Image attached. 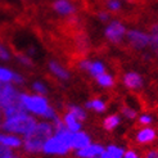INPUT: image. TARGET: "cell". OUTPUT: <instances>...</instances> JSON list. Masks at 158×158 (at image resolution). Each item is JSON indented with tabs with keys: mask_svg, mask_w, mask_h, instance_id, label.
<instances>
[{
	"mask_svg": "<svg viewBox=\"0 0 158 158\" xmlns=\"http://www.w3.org/2000/svg\"><path fill=\"white\" fill-rule=\"evenodd\" d=\"M121 113L125 118H127V120H135L138 117L136 109H134L132 107H129V106H123L121 108Z\"/></svg>",
	"mask_w": 158,
	"mask_h": 158,
	"instance_id": "cell-23",
	"label": "cell"
},
{
	"mask_svg": "<svg viewBox=\"0 0 158 158\" xmlns=\"http://www.w3.org/2000/svg\"><path fill=\"white\" fill-rule=\"evenodd\" d=\"M54 9L60 14H71V13H73L75 8L67 0H57L54 3Z\"/></svg>",
	"mask_w": 158,
	"mask_h": 158,
	"instance_id": "cell-15",
	"label": "cell"
},
{
	"mask_svg": "<svg viewBox=\"0 0 158 158\" xmlns=\"http://www.w3.org/2000/svg\"><path fill=\"white\" fill-rule=\"evenodd\" d=\"M86 107L91 108V109L95 110V112H99V113L104 112V110L107 109L106 103H104L103 100H100V99H93V100L88 102V103H86Z\"/></svg>",
	"mask_w": 158,
	"mask_h": 158,
	"instance_id": "cell-21",
	"label": "cell"
},
{
	"mask_svg": "<svg viewBox=\"0 0 158 158\" xmlns=\"http://www.w3.org/2000/svg\"><path fill=\"white\" fill-rule=\"evenodd\" d=\"M18 60H19V62H22L23 64H26V66H31V64H32V62H31V59H30V58H27V57H25V55H18Z\"/></svg>",
	"mask_w": 158,
	"mask_h": 158,
	"instance_id": "cell-32",
	"label": "cell"
},
{
	"mask_svg": "<svg viewBox=\"0 0 158 158\" xmlns=\"http://www.w3.org/2000/svg\"><path fill=\"white\" fill-rule=\"evenodd\" d=\"M93 158H102V156H95V157H93Z\"/></svg>",
	"mask_w": 158,
	"mask_h": 158,
	"instance_id": "cell-38",
	"label": "cell"
},
{
	"mask_svg": "<svg viewBox=\"0 0 158 158\" xmlns=\"http://www.w3.org/2000/svg\"><path fill=\"white\" fill-rule=\"evenodd\" d=\"M157 130L153 129L152 126H144L136 131L135 134V141L140 145H148L152 144L157 140Z\"/></svg>",
	"mask_w": 158,
	"mask_h": 158,
	"instance_id": "cell-7",
	"label": "cell"
},
{
	"mask_svg": "<svg viewBox=\"0 0 158 158\" xmlns=\"http://www.w3.org/2000/svg\"><path fill=\"white\" fill-rule=\"evenodd\" d=\"M4 158H19V157H18V156H15V154H12V153H10V154H8V156H6V157H4Z\"/></svg>",
	"mask_w": 158,
	"mask_h": 158,
	"instance_id": "cell-36",
	"label": "cell"
},
{
	"mask_svg": "<svg viewBox=\"0 0 158 158\" xmlns=\"http://www.w3.org/2000/svg\"><path fill=\"white\" fill-rule=\"evenodd\" d=\"M88 71L90 72V75H93L94 77H97V76L106 72V66L102 62H91V64H90Z\"/></svg>",
	"mask_w": 158,
	"mask_h": 158,
	"instance_id": "cell-20",
	"label": "cell"
},
{
	"mask_svg": "<svg viewBox=\"0 0 158 158\" xmlns=\"http://www.w3.org/2000/svg\"><path fill=\"white\" fill-rule=\"evenodd\" d=\"M89 144H91L90 143V136L86 132H82V131L73 132V135H72V148H76L78 151V149H81V148L88 147Z\"/></svg>",
	"mask_w": 158,
	"mask_h": 158,
	"instance_id": "cell-11",
	"label": "cell"
},
{
	"mask_svg": "<svg viewBox=\"0 0 158 158\" xmlns=\"http://www.w3.org/2000/svg\"><path fill=\"white\" fill-rule=\"evenodd\" d=\"M49 68L55 76H58L59 78H62V80H68L69 78L68 72L62 66H59L57 62H50L49 63Z\"/></svg>",
	"mask_w": 158,
	"mask_h": 158,
	"instance_id": "cell-16",
	"label": "cell"
},
{
	"mask_svg": "<svg viewBox=\"0 0 158 158\" xmlns=\"http://www.w3.org/2000/svg\"><path fill=\"white\" fill-rule=\"evenodd\" d=\"M13 75H14V72H12V71L0 67V82H10V81H13Z\"/></svg>",
	"mask_w": 158,
	"mask_h": 158,
	"instance_id": "cell-24",
	"label": "cell"
},
{
	"mask_svg": "<svg viewBox=\"0 0 158 158\" xmlns=\"http://www.w3.org/2000/svg\"><path fill=\"white\" fill-rule=\"evenodd\" d=\"M28 110L26 109V107L23 106L22 100L18 102V103H14L10 104L5 108H3V114L6 118H10V117H17V116H22V114H27Z\"/></svg>",
	"mask_w": 158,
	"mask_h": 158,
	"instance_id": "cell-10",
	"label": "cell"
},
{
	"mask_svg": "<svg viewBox=\"0 0 158 158\" xmlns=\"http://www.w3.org/2000/svg\"><path fill=\"white\" fill-rule=\"evenodd\" d=\"M123 158H140V157L135 151H126L123 154Z\"/></svg>",
	"mask_w": 158,
	"mask_h": 158,
	"instance_id": "cell-30",
	"label": "cell"
},
{
	"mask_svg": "<svg viewBox=\"0 0 158 158\" xmlns=\"http://www.w3.org/2000/svg\"><path fill=\"white\" fill-rule=\"evenodd\" d=\"M68 113H71L78 121H84L86 118L85 110L82 108H80V107H77V106H69L68 107Z\"/></svg>",
	"mask_w": 158,
	"mask_h": 158,
	"instance_id": "cell-22",
	"label": "cell"
},
{
	"mask_svg": "<svg viewBox=\"0 0 158 158\" xmlns=\"http://www.w3.org/2000/svg\"><path fill=\"white\" fill-rule=\"evenodd\" d=\"M104 147L100 144H89L88 147L81 148L77 151V157L80 158H93L95 156H100L104 151Z\"/></svg>",
	"mask_w": 158,
	"mask_h": 158,
	"instance_id": "cell-9",
	"label": "cell"
},
{
	"mask_svg": "<svg viewBox=\"0 0 158 158\" xmlns=\"http://www.w3.org/2000/svg\"><path fill=\"white\" fill-rule=\"evenodd\" d=\"M8 58H9V54H8V52L3 48V46L2 45H0V59H8Z\"/></svg>",
	"mask_w": 158,
	"mask_h": 158,
	"instance_id": "cell-33",
	"label": "cell"
},
{
	"mask_svg": "<svg viewBox=\"0 0 158 158\" xmlns=\"http://www.w3.org/2000/svg\"><path fill=\"white\" fill-rule=\"evenodd\" d=\"M126 30L125 25L120 21H112L109 25L106 27V31H104V35L107 37V40L113 43V44H120L123 37H126Z\"/></svg>",
	"mask_w": 158,
	"mask_h": 158,
	"instance_id": "cell-5",
	"label": "cell"
},
{
	"mask_svg": "<svg viewBox=\"0 0 158 158\" xmlns=\"http://www.w3.org/2000/svg\"><path fill=\"white\" fill-rule=\"evenodd\" d=\"M126 39H127V43L130 44V46L135 50H144L151 45V35L143 30H138V28L129 30L126 32Z\"/></svg>",
	"mask_w": 158,
	"mask_h": 158,
	"instance_id": "cell-3",
	"label": "cell"
},
{
	"mask_svg": "<svg viewBox=\"0 0 158 158\" xmlns=\"http://www.w3.org/2000/svg\"><path fill=\"white\" fill-rule=\"evenodd\" d=\"M95 78H97V82L102 86V88H112V86L114 85V78H113V76L109 75V73H107V72L97 76Z\"/></svg>",
	"mask_w": 158,
	"mask_h": 158,
	"instance_id": "cell-18",
	"label": "cell"
},
{
	"mask_svg": "<svg viewBox=\"0 0 158 158\" xmlns=\"http://www.w3.org/2000/svg\"><path fill=\"white\" fill-rule=\"evenodd\" d=\"M99 19H100L102 22H108V21H109V14L106 13V12H100V13H99Z\"/></svg>",
	"mask_w": 158,
	"mask_h": 158,
	"instance_id": "cell-34",
	"label": "cell"
},
{
	"mask_svg": "<svg viewBox=\"0 0 158 158\" xmlns=\"http://www.w3.org/2000/svg\"><path fill=\"white\" fill-rule=\"evenodd\" d=\"M13 82H15V84H22V82H23V78H22L19 75L14 73V75H13Z\"/></svg>",
	"mask_w": 158,
	"mask_h": 158,
	"instance_id": "cell-35",
	"label": "cell"
},
{
	"mask_svg": "<svg viewBox=\"0 0 158 158\" xmlns=\"http://www.w3.org/2000/svg\"><path fill=\"white\" fill-rule=\"evenodd\" d=\"M21 100L27 110H30V112H32V113H36L39 116H44L49 108V104H48V102H46V99L40 95L32 97V95H27V94H21Z\"/></svg>",
	"mask_w": 158,
	"mask_h": 158,
	"instance_id": "cell-4",
	"label": "cell"
},
{
	"mask_svg": "<svg viewBox=\"0 0 158 158\" xmlns=\"http://www.w3.org/2000/svg\"><path fill=\"white\" fill-rule=\"evenodd\" d=\"M53 134V125L41 122L36 123L27 134L23 140V147L28 153H39L43 151L45 141Z\"/></svg>",
	"mask_w": 158,
	"mask_h": 158,
	"instance_id": "cell-1",
	"label": "cell"
},
{
	"mask_svg": "<svg viewBox=\"0 0 158 158\" xmlns=\"http://www.w3.org/2000/svg\"><path fill=\"white\" fill-rule=\"evenodd\" d=\"M43 117H45V118H53V120H54V118L55 117H57V116H55V110L53 109V108H48V110H46V112H45V114L43 116Z\"/></svg>",
	"mask_w": 158,
	"mask_h": 158,
	"instance_id": "cell-31",
	"label": "cell"
},
{
	"mask_svg": "<svg viewBox=\"0 0 158 158\" xmlns=\"http://www.w3.org/2000/svg\"><path fill=\"white\" fill-rule=\"evenodd\" d=\"M121 122V117L118 114H110L108 117L104 118L103 121V127L107 130V131H112L114 129L118 127V125Z\"/></svg>",
	"mask_w": 158,
	"mask_h": 158,
	"instance_id": "cell-14",
	"label": "cell"
},
{
	"mask_svg": "<svg viewBox=\"0 0 158 158\" xmlns=\"http://www.w3.org/2000/svg\"><path fill=\"white\" fill-rule=\"evenodd\" d=\"M0 144L4 147H8V148H17V147H21L22 141L17 136L0 134Z\"/></svg>",
	"mask_w": 158,
	"mask_h": 158,
	"instance_id": "cell-13",
	"label": "cell"
},
{
	"mask_svg": "<svg viewBox=\"0 0 158 158\" xmlns=\"http://www.w3.org/2000/svg\"><path fill=\"white\" fill-rule=\"evenodd\" d=\"M2 118H3V109H2V107H0V126H2Z\"/></svg>",
	"mask_w": 158,
	"mask_h": 158,
	"instance_id": "cell-37",
	"label": "cell"
},
{
	"mask_svg": "<svg viewBox=\"0 0 158 158\" xmlns=\"http://www.w3.org/2000/svg\"><path fill=\"white\" fill-rule=\"evenodd\" d=\"M138 122H139L141 126H151V125L153 123V116L149 114V113H143V114L139 116Z\"/></svg>",
	"mask_w": 158,
	"mask_h": 158,
	"instance_id": "cell-25",
	"label": "cell"
},
{
	"mask_svg": "<svg viewBox=\"0 0 158 158\" xmlns=\"http://www.w3.org/2000/svg\"><path fill=\"white\" fill-rule=\"evenodd\" d=\"M36 125V120L34 117H31L28 114H22L17 117H10L2 123V129L6 132H12V134H26Z\"/></svg>",
	"mask_w": 158,
	"mask_h": 158,
	"instance_id": "cell-2",
	"label": "cell"
},
{
	"mask_svg": "<svg viewBox=\"0 0 158 158\" xmlns=\"http://www.w3.org/2000/svg\"><path fill=\"white\" fill-rule=\"evenodd\" d=\"M10 153H12V152H10V148L4 147V145L0 144V158H4V157H6L8 154H10Z\"/></svg>",
	"mask_w": 158,
	"mask_h": 158,
	"instance_id": "cell-29",
	"label": "cell"
},
{
	"mask_svg": "<svg viewBox=\"0 0 158 158\" xmlns=\"http://www.w3.org/2000/svg\"><path fill=\"white\" fill-rule=\"evenodd\" d=\"M71 149L69 145H67L64 141H62L57 136H50L48 140L45 141V144L43 147V151L46 154H66Z\"/></svg>",
	"mask_w": 158,
	"mask_h": 158,
	"instance_id": "cell-6",
	"label": "cell"
},
{
	"mask_svg": "<svg viewBox=\"0 0 158 158\" xmlns=\"http://www.w3.org/2000/svg\"><path fill=\"white\" fill-rule=\"evenodd\" d=\"M149 35H151V45H149V48L152 49L154 55L158 58V22L153 23L151 26Z\"/></svg>",
	"mask_w": 158,
	"mask_h": 158,
	"instance_id": "cell-12",
	"label": "cell"
},
{
	"mask_svg": "<svg viewBox=\"0 0 158 158\" xmlns=\"http://www.w3.org/2000/svg\"><path fill=\"white\" fill-rule=\"evenodd\" d=\"M122 82L125 85V88L129 90H139L144 85V80L141 75L139 72H135V71L126 72L122 77Z\"/></svg>",
	"mask_w": 158,
	"mask_h": 158,
	"instance_id": "cell-8",
	"label": "cell"
},
{
	"mask_svg": "<svg viewBox=\"0 0 158 158\" xmlns=\"http://www.w3.org/2000/svg\"><path fill=\"white\" fill-rule=\"evenodd\" d=\"M106 151L109 156V158H123V154H125V148L122 147H118V145H114V144H110L106 148Z\"/></svg>",
	"mask_w": 158,
	"mask_h": 158,
	"instance_id": "cell-19",
	"label": "cell"
},
{
	"mask_svg": "<svg viewBox=\"0 0 158 158\" xmlns=\"http://www.w3.org/2000/svg\"><path fill=\"white\" fill-rule=\"evenodd\" d=\"M34 90L37 91L39 94H40V95H41V94H45V93H46L45 86H44L41 82H35V84H34Z\"/></svg>",
	"mask_w": 158,
	"mask_h": 158,
	"instance_id": "cell-27",
	"label": "cell"
},
{
	"mask_svg": "<svg viewBox=\"0 0 158 158\" xmlns=\"http://www.w3.org/2000/svg\"><path fill=\"white\" fill-rule=\"evenodd\" d=\"M144 158H158V149L153 148V149H149V151L145 152Z\"/></svg>",
	"mask_w": 158,
	"mask_h": 158,
	"instance_id": "cell-28",
	"label": "cell"
},
{
	"mask_svg": "<svg viewBox=\"0 0 158 158\" xmlns=\"http://www.w3.org/2000/svg\"><path fill=\"white\" fill-rule=\"evenodd\" d=\"M107 6L110 12H118L121 9V2L120 0H108Z\"/></svg>",
	"mask_w": 158,
	"mask_h": 158,
	"instance_id": "cell-26",
	"label": "cell"
},
{
	"mask_svg": "<svg viewBox=\"0 0 158 158\" xmlns=\"http://www.w3.org/2000/svg\"><path fill=\"white\" fill-rule=\"evenodd\" d=\"M64 125L67 126V129L72 132H77L80 131V121L76 120V118L71 114V113H67L66 117H64Z\"/></svg>",
	"mask_w": 158,
	"mask_h": 158,
	"instance_id": "cell-17",
	"label": "cell"
}]
</instances>
